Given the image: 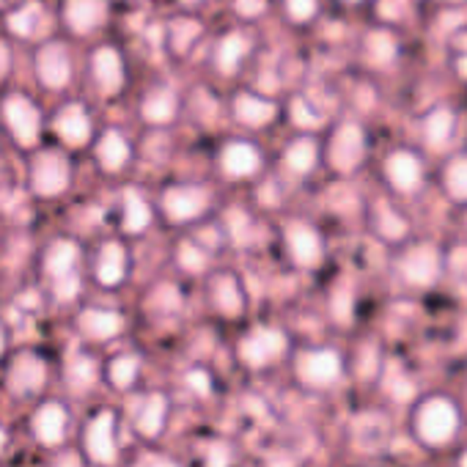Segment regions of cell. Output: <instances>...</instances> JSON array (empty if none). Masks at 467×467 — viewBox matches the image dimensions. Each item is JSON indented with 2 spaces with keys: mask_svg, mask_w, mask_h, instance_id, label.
Instances as JSON below:
<instances>
[{
  "mask_svg": "<svg viewBox=\"0 0 467 467\" xmlns=\"http://www.w3.org/2000/svg\"><path fill=\"white\" fill-rule=\"evenodd\" d=\"M407 426L412 440L426 451H445L451 448L464 426V415L459 401L451 393L429 390L412 399Z\"/></svg>",
  "mask_w": 467,
  "mask_h": 467,
  "instance_id": "6da1fadb",
  "label": "cell"
},
{
  "mask_svg": "<svg viewBox=\"0 0 467 467\" xmlns=\"http://www.w3.org/2000/svg\"><path fill=\"white\" fill-rule=\"evenodd\" d=\"M448 267V254L437 240L429 237H412L393 248L390 256V273L399 286L410 292H431L442 284Z\"/></svg>",
  "mask_w": 467,
  "mask_h": 467,
  "instance_id": "7a4b0ae2",
  "label": "cell"
},
{
  "mask_svg": "<svg viewBox=\"0 0 467 467\" xmlns=\"http://www.w3.org/2000/svg\"><path fill=\"white\" fill-rule=\"evenodd\" d=\"M371 157V132L360 119H336L322 132V165L336 179H352Z\"/></svg>",
  "mask_w": 467,
  "mask_h": 467,
  "instance_id": "3957f363",
  "label": "cell"
},
{
  "mask_svg": "<svg viewBox=\"0 0 467 467\" xmlns=\"http://www.w3.org/2000/svg\"><path fill=\"white\" fill-rule=\"evenodd\" d=\"M377 176L388 195H393L401 203L415 201L431 182L429 160L420 146L412 143H396L385 149L377 160Z\"/></svg>",
  "mask_w": 467,
  "mask_h": 467,
  "instance_id": "277c9868",
  "label": "cell"
},
{
  "mask_svg": "<svg viewBox=\"0 0 467 467\" xmlns=\"http://www.w3.org/2000/svg\"><path fill=\"white\" fill-rule=\"evenodd\" d=\"M217 209V192L209 182L201 179H176L168 182L157 195V214L173 228L203 225Z\"/></svg>",
  "mask_w": 467,
  "mask_h": 467,
  "instance_id": "5b68a950",
  "label": "cell"
},
{
  "mask_svg": "<svg viewBox=\"0 0 467 467\" xmlns=\"http://www.w3.org/2000/svg\"><path fill=\"white\" fill-rule=\"evenodd\" d=\"M212 165L217 179L225 184H256L265 182L267 176L270 154L256 140V135L237 132V135H225L217 143L212 154Z\"/></svg>",
  "mask_w": 467,
  "mask_h": 467,
  "instance_id": "8992f818",
  "label": "cell"
},
{
  "mask_svg": "<svg viewBox=\"0 0 467 467\" xmlns=\"http://www.w3.org/2000/svg\"><path fill=\"white\" fill-rule=\"evenodd\" d=\"M278 245L289 267L297 273H317L330 259L325 231L317 220L303 214H289L278 223Z\"/></svg>",
  "mask_w": 467,
  "mask_h": 467,
  "instance_id": "52a82bcc",
  "label": "cell"
},
{
  "mask_svg": "<svg viewBox=\"0 0 467 467\" xmlns=\"http://www.w3.org/2000/svg\"><path fill=\"white\" fill-rule=\"evenodd\" d=\"M225 116L240 132L262 135L286 119V105L254 86H234L225 97Z\"/></svg>",
  "mask_w": 467,
  "mask_h": 467,
  "instance_id": "ba28073f",
  "label": "cell"
},
{
  "mask_svg": "<svg viewBox=\"0 0 467 467\" xmlns=\"http://www.w3.org/2000/svg\"><path fill=\"white\" fill-rule=\"evenodd\" d=\"M292 377L300 388L314 390V393H325L333 390L344 374H347V358L338 347L333 344H311V347H300L292 355Z\"/></svg>",
  "mask_w": 467,
  "mask_h": 467,
  "instance_id": "9c48e42d",
  "label": "cell"
},
{
  "mask_svg": "<svg viewBox=\"0 0 467 467\" xmlns=\"http://www.w3.org/2000/svg\"><path fill=\"white\" fill-rule=\"evenodd\" d=\"M292 355V338L281 325H251L234 344V358L248 371H267Z\"/></svg>",
  "mask_w": 467,
  "mask_h": 467,
  "instance_id": "30bf717a",
  "label": "cell"
},
{
  "mask_svg": "<svg viewBox=\"0 0 467 467\" xmlns=\"http://www.w3.org/2000/svg\"><path fill=\"white\" fill-rule=\"evenodd\" d=\"M259 50L256 31L245 23L225 28L212 39L209 47V69L220 80H240L245 69L251 67L254 56Z\"/></svg>",
  "mask_w": 467,
  "mask_h": 467,
  "instance_id": "8fae6325",
  "label": "cell"
},
{
  "mask_svg": "<svg viewBox=\"0 0 467 467\" xmlns=\"http://www.w3.org/2000/svg\"><path fill=\"white\" fill-rule=\"evenodd\" d=\"M203 295L209 311L220 322H243L248 317V286L234 267H212L203 275Z\"/></svg>",
  "mask_w": 467,
  "mask_h": 467,
  "instance_id": "7c38bea8",
  "label": "cell"
},
{
  "mask_svg": "<svg viewBox=\"0 0 467 467\" xmlns=\"http://www.w3.org/2000/svg\"><path fill=\"white\" fill-rule=\"evenodd\" d=\"M275 162H278L281 173L289 176L292 182H308L311 176L325 171V165H322V132L295 130V135H289L284 140V146L278 149Z\"/></svg>",
  "mask_w": 467,
  "mask_h": 467,
  "instance_id": "4fadbf2b",
  "label": "cell"
},
{
  "mask_svg": "<svg viewBox=\"0 0 467 467\" xmlns=\"http://www.w3.org/2000/svg\"><path fill=\"white\" fill-rule=\"evenodd\" d=\"M363 220H366V228H368L371 237L388 248H396L412 237V217L404 212L401 201H396L388 192L368 198Z\"/></svg>",
  "mask_w": 467,
  "mask_h": 467,
  "instance_id": "5bb4252c",
  "label": "cell"
},
{
  "mask_svg": "<svg viewBox=\"0 0 467 467\" xmlns=\"http://www.w3.org/2000/svg\"><path fill=\"white\" fill-rule=\"evenodd\" d=\"M459 110L451 102H434L418 116V146L426 154H448L459 138Z\"/></svg>",
  "mask_w": 467,
  "mask_h": 467,
  "instance_id": "9a60e30c",
  "label": "cell"
},
{
  "mask_svg": "<svg viewBox=\"0 0 467 467\" xmlns=\"http://www.w3.org/2000/svg\"><path fill=\"white\" fill-rule=\"evenodd\" d=\"M358 56L368 72H379V75L393 72L401 61V36H399L396 26L377 23V26L366 28L358 42Z\"/></svg>",
  "mask_w": 467,
  "mask_h": 467,
  "instance_id": "2e32d148",
  "label": "cell"
},
{
  "mask_svg": "<svg viewBox=\"0 0 467 467\" xmlns=\"http://www.w3.org/2000/svg\"><path fill=\"white\" fill-rule=\"evenodd\" d=\"M431 179H434L437 192L451 206L464 209L467 206V149H451L448 154H442Z\"/></svg>",
  "mask_w": 467,
  "mask_h": 467,
  "instance_id": "e0dca14e",
  "label": "cell"
},
{
  "mask_svg": "<svg viewBox=\"0 0 467 467\" xmlns=\"http://www.w3.org/2000/svg\"><path fill=\"white\" fill-rule=\"evenodd\" d=\"M83 448L88 453L91 462L110 467L119 459V442H116V412L113 410H102L97 412L83 434Z\"/></svg>",
  "mask_w": 467,
  "mask_h": 467,
  "instance_id": "ac0fdd59",
  "label": "cell"
},
{
  "mask_svg": "<svg viewBox=\"0 0 467 467\" xmlns=\"http://www.w3.org/2000/svg\"><path fill=\"white\" fill-rule=\"evenodd\" d=\"M91 75H94V83L97 88L105 94V97H116L124 91L127 86V64H124V56L105 45L94 53L91 58Z\"/></svg>",
  "mask_w": 467,
  "mask_h": 467,
  "instance_id": "d6986e66",
  "label": "cell"
},
{
  "mask_svg": "<svg viewBox=\"0 0 467 467\" xmlns=\"http://www.w3.org/2000/svg\"><path fill=\"white\" fill-rule=\"evenodd\" d=\"M182 116V97L173 86H154L140 99V119L149 127H168Z\"/></svg>",
  "mask_w": 467,
  "mask_h": 467,
  "instance_id": "ffe728a7",
  "label": "cell"
},
{
  "mask_svg": "<svg viewBox=\"0 0 467 467\" xmlns=\"http://www.w3.org/2000/svg\"><path fill=\"white\" fill-rule=\"evenodd\" d=\"M168 415H171V399L165 393L154 390L138 401V407L132 412V426L143 440H157L165 431Z\"/></svg>",
  "mask_w": 467,
  "mask_h": 467,
  "instance_id": "44dd1931",
  "label": "cell"
},
{
  "mask_svg": "<svg viewBox=\"0 0 467 467\" xmlns=\"http://www.w3.org/2000/svg\"><path fill=\"white\" fill-rule=\"evenodd\" d=\"M176 267L190 278H203L214 267V245H206L201 234H190V237L176 243L173 251Z\"/></svg>",
  "mask_w": 467,
  "mask_h": 467,
  "instance_id": "7402d4cb",
  "label": "cell"
},
{
  "mask_svg": "<svg viewBox=\"0 0 467 467\" xmlns=\"http://www.w3.org/2000/svg\"><path fill=\"white\" fill-rule=\"evenodd\" d=\"M203 36V20H198L195 15H179L165 26V45L176 58H187Z\"/></svg>",
  "mask_w": 467,
  "mask_h": 467,
  "instance_id": "603a6c76",
  "label": "cell"
},
{
  "mask_svg": "<svg viewBox=\"0 0 467 467\" xmlns=\"http://www.w3.org/2000/svg\"><path fill=\"white\" fill-rule=\"evenodd\" d=\"M130 265H132V259H130L127 245H121V243H105L99 248V254H97V270H94L97 273V281L102 286H108V289L121 286L127 281V275H130Z\"/></svg>",
  "mask_w": 467,
  "mask_h": 467,
  "instance_id": "cb8c5ba5",
  "label": "cell"
},
{
  "mask_svg": "<svg viewBox=\"0 0 467 467\" xmlns=\"http://www.w3.org/2000/svg\"><path fill=\"white\" fill-rule=\"evenodd\" d=\"M97 160H99L102 171H108V173L124 171L132 160V146H130L127 135L119 130H108L97 143Z\"/></svg>",
  "mask_w": 467,
  "mask_h": 467,
  "instance_id": "d4e9b609",
  "label": "cell"
},
{
  "mask_svg": "<svg viewBox=\"0 0 467 467\" xmlns=\"http://www.w3.org/2000/svg\"><path fill=\"white\" fill-rule=\"evenodd\" d=\"M154 220V206L138 192V190H127L124 201H121V228L130 237H138L143 234Z\"/></svg>",
  "mask_w": 467,
  "mask_h": 467,
  "instance_id": "484cf974",
  "label": "cell"
},
{
  "mask_svg": "<svg viewBox=\"0 0 467 467\" xmlns=\"http://www.w3.org/2000/svg\"><path fill=\"white\" fill-rule=\"evenodd\" d=\"M286 119L292 121L295 130H314V132H325L330 127L327 113H322L308 94H295L286 102Z\"/></svg>",
  "mask_w": 467,
  "mask_h": 467,
  "instance_id": "4316f807",
  "label": "cell"
},
{
  "mask_svg": "<svg viewBox=\"0 0 467 467\" xmlns=\"http://www.w3.org/2000/svg\"><path fill=\"white\" fill-rule=\"evenodd\" d=\"M275 9L289 28L306 31V28L317 26V20L322 17L325 0H278Z\"/></svg>",
  "mask_w": 467,
  "mask_h": 467,
  "instance_id": "83f0119b",
  "label": "cell"
},
{
  "mask_svg": "<svg viewBox=\"0 0 467 467\" xmlns=\"http://www.w3.org/2000/svg\"><path fill=\"white\" fill-rule=\"evenodd\" d=\"M80 330L94 341H110L124 330V317L108 308H88L80 317Z\"/></svg>",
  "mask_w": 467,
  "mask_h": 467,
  "instance_id": "f1b7e54d",
  "label": "cell"
},
{
  "mask_svg": "<svg viewBox=\"0 0 467 467\" xmlns=\"http://www.w3.org/2000/svg\"><path fill=\"white\" fill-rule=\"evenodd\" d=\"M220 231L228 245L234 248H248L254 243V231H256V223L251 220V214L240 206H231L223 212V223H220Z\"/></svg>",
  "mask_w": 467,
  "mask_h": 467,
  "instance_id": "f546056e",
  "label": "cell"
},
{
  "mask_svg": "<svg viewBox=\"0 0 467 467\" xmlns=\"http://www.w3.org/2000/svg\"><path fill=\"white\" fill-rule=\"evenodd\" d=\"M105 17H108V0H72L67 9V20L78 34H88L99 28Z\"/></svg>",
  "mask_w": 467,
  "mask_h": 467,
  "instance_id": "4dcf8cb0",
  "label": "cell"
},
{
  "mask_svg": "<svg viewBox=\"0 0 467 467\" xmlns=\"http://www.w3.org/2000/svg\"><path fill=\"white\" fill-rule=\"evenodd\" d=\"M9 385H12V393H17V396L36 393L45 385V366H42V360H36L31 355L20 358L12 366V371H9Z\"/></svg>",
  "mask_w": 467,
  "mask_h": 467,
  "instance_id": "1f68e13d",
  "label": "cell"
},
{
  "mask_svg": "<svg viewBox=\"0 0 467 467\" xmlns=\"http://www.w3.org/2000/svg\"><path fill=\"white\" fill-rule=\"evenodd\" d=\"M34 431L45 445H58L67 434V410L61 404H45L34 418Z\"/></svg>",
  "mask_w": 467,
  "mask_h": 467,
  "instance_id": "d6a6232c",
  "label": "cell"
},
{
  "mask_svg": "<svg viewBox=\"0 0 467 467\" xmlns=\"http://www.w3.org/2000/svg\"><path fill=\"white\" fill-rule=\"evenodd\" d=\"M327 311L338 325H349L352 314H355V284L341 275L333 286H330V300H327Z\"/></svg>",
  "mask_w": 467,
  "mask_h": 467,
  "instance_id": "836d02e7",
  "label": "cell"
},
{
  "mask_svg": "<svg viewBox=\"0 0 467 467\" xmlns=\"http://www.w3.org/2000/svg\"><path fill=\"white\" fill-rule=\"evenodd\" d=\"M140 355L135 352H124V355H116L110 363H108V382L116 388V390H130L138 377H140Z\"/></svg>",
  "mask_w": 467,
  "mask_h": 467,
  "instance_id": "e575fe53",
  "label": "cell"
},
{
  "mask_svg": "<svg viewBox=\"0 0 467 467\" xmlns=\"http://www.w3.org/2000/svg\"><path fill=\"white\" fill-rule=\"evenodd\" d=\"M382 371V349L379 341H363L352 358V374L363 382H374Z\"/></svg>",
  "mask_w": 467,
  "mask_h": 467,
  "instance_id": "d590c367",
  "label": "cell"
},
{
  "mask_svg": "<svg viewBox=\"0 0 467 467\" xmlns=\"http://www.w3.org/2000/svg\"><path fill=\"white\" fill-rule=\"evenodd\" d=\"M58 130L69 143H86L91 138V119L83 108H69L61 113Z\"/></svg>",
  "mask_w": 467,
  "mask_h": 467,
  "instance_id": "8d00e7d4",
  "label": "cell"
},
{
  "mask_svg": "<svg viewBox=\"0 0 467 467\" xmlns=\"http://www.w3.org/2000/svg\"><path fill=\"white\" fill-rule=\"evenodd\" d=\"M278 0H228L231 15L237 17L245 26H256L262 23L273 9H275Z\"/></svg>",
  "mask_w": 467,
  "mask_h": 467,
  "instance_id": "74e56055",
  "label": "cell"
},
{
  "mask_svg": "<svg viewBox=\"0 0 467 467\" xmlns=\"http://www.w3.org/2000/svg\"><path fill=\"white\" fill-rule=\"evenodd\" d=\"M448 67L456 75V80L467 83V28L456 31L448 39Z\"/></svg>",
  "mask_w": 467,
  "mask_h": 467,
  "instance_id": "f35d334b",
  "label": "cell"
},
{
  "mask_svg": "<svg viewBox=\"0 0 467 467\" xmlns=\"http://www.w3.org/2000/svg\"><path fill=\"white\" fill-rule=\"evenodd\" d=\"M151 308L157 314H179L184 308V295L182 286L176 284H160L151 295Z\"/></svg>",
  "mask_w": 467,
  "mask_h": 467,
  "instance_id": "ab89813d",
  "label": "cell"
},
{
  "mask_svg": "<svg viewBox=\"0 0 467 467\" xmlns=\"http://www.w3.org/2000/svg\"><path fill=\"white\" fill-rule=\"evenodd\" d=\"M69 379H72V388L75 390H88L97 382V366H94V360H88V358L75 360L72 368H69Z\"/></svg>",
  "mask_w": 467,
  "mask_h": 467,
  "instance_id": "60d3db41",
  "label": "cell"
},
{
  "mask_svg": "<svg viewBox=\"0 0 467 467\" xmlns=\"http://www.w3.org/2000/svg\"><path fill=\"white\" fill-rule=\"evenodd\" d=\"M184 382H187V388L195 393V396H201V399H206V396H212V388H214V379H212V374L206 371V368H190L187 374H184Z\"/></svg>",
  "mask_w": 467,
  "mask_h": 467,
  "instance_id": "b9f144b4",
  "label": "cell"
},
{
  "mask_svg": "<svg viewBox=\"0 0 467 467\" xmlns=\"http://www.w3.org/2000/svg\"><path fill=\"white\" fill-rule=\"evenodd\" d=\"M75 265V248L72 245H58L56 256L50 259V270L58 273V275H67Z\"/></svg>",
  "mask_w": 467,
  "mask_h": 467,
  "instance_id": "7bdbcfd3",
  "label": "cell"
},
{
  "mask_svg": "<svg viewBox=\"0 0 467 467\" xmlns=\"http://www.w3.org/2000/svg\"><path fill=\"white\" fill-rule=\"evenodd\" d=\"M132 467H182L176 459H171L168 453H160V451H146L135 459Z\"/></svg>",
  "mask_w": 467,
  "mask_h": 467,
  "instance_id": "ee69618b",
  "label": "cell"
},
{
  "mask_svg": "<svg viewBox=\"0 0 467 467\" xmlns=\"http://www.w3.org/2000/svg\"><path fill=\"white\" fill-rule=\"evenodd\" d=\"M231 448L223 442H212L206 451V467H231Z\"/></svg>",
  "mask_w": 467,
  "mask_h": 467,
  "instance_id": "f6af8a7d",
  "label": "cell"
},
{
  "mask_svg": "<svg viewBox=\"0 0 467 467\" xmlns=\"http://www.w3.org/2000/svg\"><path fill=\"white\" fill-rule=\"evenodd\" d=\"M56 467H83V464H80V459H78L75 453H67V456H61V459L56 462Z\"/></svg>",
  "mask_w": 467,
  "mask_h": 467,
  "instance_id": "bcb514c9",
  "label": "cell"
},
{
  "mask_svg": "<svg viewBox=\"0 0 467 467\" xmlns=\"http://www.w3.org/2000/svg\"><path fill=\"white\" fill-rule=\"evenodd\" d=\"M336 4L344 6V9H360V6L371 4V0H336Z\"/></svg>",
  "mask_w": 467,
  "mask_h": 467,
  "instance_id": "7dc6e473",
  "label": "cell"
},
{
  "mask_svg": "<svg viewBox=\"0 0 467 467\" xmlns=\"http://www.w3.org/2000/svg\"><path fill=\"white\" fill-rule=\"evenodd\" d=\"M179 6H184V9H198V6H203L206 0H176Z\"/></svg>",
  "mask_w": 467,
  "mask_h": 467,
  "instance_id": "c3c4849f",
  "label": "cell"
},
{
  "mask_svg": "<svg viewBox=\"0 0 467 467\" xmlns=\"http://www.w3.org/2000/svg\"><path fill=\"white\" fill-rule=\"evenodd\" d=\"M456 467H467V445L456 453Z\"/></svg>",
  "mask_w": 467,
  "mask_h": 467,
  "instance_id": "681fc988",
  "label": "cell"
},
{
  "mask_svg": "<svg viewBox=\"0 0 467 467\" xmlns=\"http://www.w3.org/2000/svg\"><path fill=\"white\" fill-rule=\"evenodd\" d=\"M6 445V434H4V429H0V448Z\"/></svg>",
  "mask_w": 467,
  "mask_h": 467,
  "instance_id": "f907efd6",
  "label": "cell"
},
{
  "mask_svg": "<svg viewBox=\"0 0 467 467\" xmlns=\"http://www.w3.org/2000/svg\"><path fill=\"white\" fill-rule=\"evenodd\" d=\"M0 349H4V333H0Z\"/></svg>",
  "mask_w": 467,
  "mask_h": 467,
  "instance_id": "816d5d0a",
  "label": "cell"
}]
</instances>
